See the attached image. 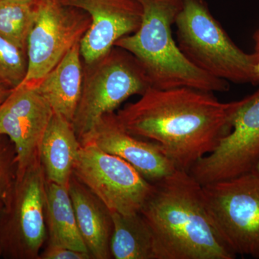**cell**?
<instances>
[{"label":"cell","instance_id":"cell-17","mask_svg":"<svg viewBox=\"0 0 259 259\" xmlns=\"http://www.w3.org/2000/svg\"><path fill=\"white\" fill-rule=\"evenodd\" d=\"M46 221L49 232V245L89 253L80 233L68 188L48 181Z\"/></svg>","mask_w":259,"mask_h":259},{"label":"cell","instance_id":"cell-7","mask_svg":"<svg viewBox=\"0 0 259 259\" xmlns=\"http://www.w3.org/2000/svg\"><path fill=\"white\" fill-rule=\"evenodd\" d=\"M206 204L223 239L237 255L259 259V174L202 185Z\"/></svg>","mask_w":259,"mask_h":259},{"label":"cell","instance_id":"cell-9","mask_svg":"<svg viewBox=\"0 0 259 259\" xmlns=\"http://www.w3.org/2000/svg\"><path fill=\"white\" fill-rule=\"evenodd\" d=\"M91 25L83 10L59 0H39L36 18L28 40V70L23 83L36 85L80 42Z\"/></svg>","mask_w":259,"mask_h":259},{"label":"cell","instance_id":"cell-26","mask_svg":"<svg viewBox=\"0 0 259 259\" xmlns=\"http://www.w3.org/2000/svg\"><path fill=\"white\" fill-rule=\"evenodd\" d=\"M3 205H4V200L0 196V212H1L2 209H3Z\"/></svg>","mask_w":259,"mask_h":259},{"label":"cell","instance_id":"cell-10","mask_svg":"<svg viewBox=\"0 0 259 259\" xmlns=\"http://www.w3.org/2000/svg\"><path fill=\"white\" fill-rule=\"evenodd\" d=\"M259 160V90L240 100L230 134L190 174L202 185L248 173Z\"/></svg>","mask_w":259,"mask_h":259},{"label":"cell","instance_id":"cell-12","mask_svg":"<svg viewBox=\"0 0 259 259\" xmlns=\"http://www.w3.org/2000/svg\"><path fill=\"white\" fill-rule=\"evenodd\" d=\"M66 6L83 10L91 25L80 41L84 64L105 55L122 37L139 29L143 9L138 0H59Z\"/></svg>","mask_w":259,"mask_h":259},{"label":"cell","instance_id":"cell-24","mask_svg":"<svg viewBox=\"0 0 259 259\" xmlns=\"http://www.w3.org/2000/svg\"><path fill=\"white\" fill-rule=\"evenodd\" d=\"M12 90H13V89L10 88L6 83L0 81V104L4 101L5 99L7 98V97L10 95Z\"/></svg>","mask_w":259,"mask_h":259},{"label":"cell","instance_id":"cell-25","mask_svg":"<svg viewBox=\"0 0 259 259\" xmlns=\"http://www.w3.org/2000/svg\"><path fill=\"white\" fill-rule=\"evenodd\" d=\"M252 171L256 172V173L259 174V160L257 162L256 164H255L254 168H253V169L252 170Z\"/></svg>","mask_w":259,"mask_h":259},{"label":"cell","instance_id":"cell-13","mask_svg":"<svg viewBox=\"0 0 259 259\" xmlns=\"http://www.w3.org/2000/svg\"><path fill=\"white\" fill-rule=\"evenodd\" d=\"M81 142L91 143L122 158L151 183L159 182L178 169L157 144L127 132L115 112L102 116Z\"/></svg>","mask_w":259,"mask_h":259},{"label":"cell","instance_id":"cell-3","mask_svg":"<svg viewBox=\"0 0 259 259\" xmlns=\"http://www.w3.org/2000/svg\"><path fill=\"white\" fill-rule=\"evenodd\" d=\"M143 17L139 29L120 38L115 47L124 49L137 59L151 87L170 89L187 87L225 93L230 84L196 67L184 55L172 35L183 0H138Z\"/></svg>","mask_w":259,"mask_h":259},{"label":"cell","instance_id":"cell-16","mask_svg":"<svg viewBox=\"0 0 259 259\" xmlns=\"http://www.w3.org/2000/svg\"><path fill=\"white\" fill-rule=\"evenodd\" d=\"M80 145L72 122L54 113L40 148V162L48 182L69 187Z\"/></svg>","mask_w":259,"mask_h":259},{"label":"cell","instance_id":"cell-11","mask_svg":"<svg viewBox=\"0 0 259 259\" xmlns=\"http://www.w3.org/2000/svg\"><path fill=\"white\" fill-rule=\"evenodd\" d=\"M54 113L35 87L26 83L13 88L0 104V135L14 144L17 175L40 160L42 138Z\"/></svg>","mask_w":259,"mask_h":259},{"label":"cell","instance_id":"cell-8","mask_svg":"<svg viewBox=\"0 0 259 259\" xmlns=\"http://www.w3.org/2000/svg\"><path fill=\"white\" fill-rule=\"evenodd\" d=\"M74 175L105 204L110 212H141L153 190L127 162L88 142L80 143Z\"/></svg>","mask_w":259,"mask_h":259},{"label":"cell","instance_id":"cell-27","mask_svg":"<svg viewBox=\"0 0 259 259\" xmlns=\"http://www.w3.org/2000/svg\"><path fill=\"white\" fill-rule=\"evenodd\" d=\"M3 255V250H2L1 246H0V256Z\"/></svg>","mask_w":259,"mask_h":259},{"label":"cell","instance_id":"cell-15","mask_svg":"<svg viewBox=\"0 0 259 259\" xmlns=\"http://www.w3.org/2000/svg\"><path fill=\"white\" fill-rule=\"evenodd\" d=\"M80 42L71 48L50 72L35 87L37 92L51 105L54 113L72 122L83 82Z\"/></svg>","mask_w":259,"mask_h":259},{"label":"cell","instance_id":"cell-6","mask_svg":"<svg viewBox=\"0 0 259 259\" xmlns=\"http://www.w3.org/2000/svg\"><path fill=\"white\" fill-rule=\"evenodd\" d=\"M47 182L40 159L17 175L0 212V246L5 256L39 258L47 238Z\"/></svg>","mask_w":259,"mask_h":259},{"label":"cell","instance_id":"cell-21","mask_svg":"<svg viewBox=\"0 0 259 259\" xmlns=\"http://www.w3.org/2000/svg\"><path fill=\"white\" fill-rule=\"evenodd\" d=\"M17 153L14 144L7 136L0 135V196L4 203L16 180Z\"/></svg>","mask_w":259,"mask_h":259},{"label":"cell","instance_id":"cell-18","mask_svg":"<svg viewBox=\"0 0 259 259\" xmlns=\"http://www.w3.org/2000/svg\"><path fill=\"white\" fill-rule=\"evenodd\" d=\"M113 231L110 253L115 259H156L152 233L141 213L110 212Z\"/></svg>","mask_w":259,"mask_h":259},{"label":"cell","instance_id":"cell-2","mask_svg":"<svg viewBox=\"0 0 259 259\" xmlns=\"http://www.w3.org/2000/svg\"><path fill=\"white\" fill-rule=\"evenodd\" d=\"M151 230L156 259H234L209 214L202 185L177 169L159 182L140 212Z\"/></svg>","mask_w":259,"mask_h":259},{"label":"cell","instance_id":"cell-20","mask_svg":"<svg viewBox=\"0 0 259 259\" xmlns=\"http://www.w3.org/2000/svg\"><path fill=\"white\" fill-rule=\"evenodd\" d=\"M27 70V51L0 35V81L15 88L23 82Z\"/></svg>","mask_w":259,"mask_h":259},{"label":"cell","instance_id":"cell-4","mask_svg":"<svg viewBox=\"0 0 259 259\" xmlns=\"http://www.w3.org/2000/svg\"><path fill=\"white\" fill-rule=\"evenodd\" d=\"M175 25L179 48L201 71L228 82L259 83L254 54L236 46L205 0H183Z\"/></svg>","mask_w":259,"mask_h":259},{"label":"cell","instance_id":"cell-23","mask_svg":"<svg viewBox=\"0 0 259 259\" xmlns=\"http://www.w3.org/2000/svg\"><path fill=\"white\" fill-rule=\"evenodd\" d=\"M253 41H254V55L256 59V69L259 76V28L255 30L253 35Z\"/></svg>","mask_w":259,"mask_h":259},{"label":"cell","instance_id":"cell-19","mask_svg":"<svg viewBox=\"0 0 259 259\" xmlns=\"http://www.w3.org/2000/svg\"><path fill=\"white\" fill-rule=\"evenodd\" d=\"M39 0H0V35L27 51Z\"/></svg>","mask_w":259,"mask_h":259},{"label":"cell","instance_id":"cell-14","mask_svg":"<svg viewBox=\"0 0 259 259\" xmlns=\"http://www.w3.org/2000/svg\"><path fill=\"white\" fill-rule=\"evenodd\" d=\"M68 190L80 233L92 258H111L110 241L113 225L110 211L74 175Z\"/></svg>","mask_w":259,"mask_h":259},{"label":"cell","instance_id":"cell-1","mask_svg":"<svg viewBox=\"0 0 259 259\" xmlns=\"http://www.w3.org/2000/svg\"><path fill=\"white\" fill-rule=\"evenodd\" d=\"M239 104L198 89L151 87L116 115L127 132L156 143L178 169L189 172L230 134Z\"/></svg>","mask_w":259,"mask_h":259},{"label":"cell","instance_id":"cell-22","mask_svg":"<svg viewBox=\"0 0 259 259\" xmlns=\"http://www.w3.org/2000/svg\"><path fill=\"white\" fill-rule=\"evenodd\" d=\"M91 255L86 252L71 249L66 247L48 245L40 253L39 259H90Z\"/></svg>","mask_w":259,"mask_h":259},{"label":"cell","instance_id":"cell-5","mask_svg":"<svg viewBox=\"0 0 259 259\" xmlns=\"http://www.w3.org/2000/svg\"><path fill=\"white\" fill-rule=\"evenodd\" d=\"M151 87L137 59L121 48L114 47L95 62L84 64L81 97L72 120L79 141L102 116Z\"/></svg>","mask_w":259,"mask_h":259}]
</instances>
